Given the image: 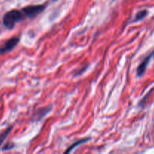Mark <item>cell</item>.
Returning a JSON list of instances; mask_svg holds the SVG:
<instances>
[{"label": "cell", "mask_w": 154, "mask_h": 154, "mask_svg": "<svg viewBox=\"0 0 154 154\" xmlns=\"http://www.w3.org/2000/svg\"><path fill=\"white\" fill-rule=\"evenodd\" d=\"M22 11L13 9L6 12L3 17V24L8 29H12L17 23L21 22L24 19Z\"/></svg>", "instance_id": "1"}, {"label": "cell", "mask_w": 154, "mask_h": 154, "mask_svg": "<svg viewBox=\"0 0 154 154\" xmlns=\"http://www.w3.org/2000/svg\"><path fill=\"white\" fill-rule=\"evenodd\" d=\"M45 8H46V5H28L24 7L22 9V11L26 17L32 19L40 14L45 11Z\"/></svg>", "instance_id": "2"}, {"label": "cell", "mask_w": 154, "mask_h": 154, "mask_svg": "<svg viewBox=\"0 0 154 154\" xmlns=\"http://www.w3.org/2000/svg\"><path fill=\"white\" fill-rule=\"evenodd\" d=\"M20 38L19 37H13L9 38L6 41L2 46L0 47V54H5V53L10 52L11 51L14 49L15 47L19 43Z\"/></svg>", "instance_id": "3"}, {"label": "cell", "mask_w": 154, "mask_h": 154, "mask_svg": "<svg viewBox=\"0 0 154 154\" xmlns=\"http://www.w3.org/2000/svg\"><path fill=\"white\" fill-rule=\"evenodd\" d=\"M152 57H153V53H152L151 54H150L149 56H147V57L141 62V63L139 65L138 69H137V75H138V77H141L144 73H145L146 69H147V66H148Z\"/></svg>", "instance_id": "4"}, {"label": "cell", "mask_w": 154, "mask_h": 154, "mask_svg": "<svg viewBox=\"0 0 154 154\" xmlns=\"http://www.w3.org/2000/svg\"><path fill=\"white\" fill-rule=\"evenodd\" d=\"M51 110H52V107L51 106L44 107V108H40V109H38L35 113L34 116L32 117L33 120H35V121H38L41 119L43 118L45 116H46L48 113H50V111Z\"/></svg>", "instance_id": "5"}, {"label": "cell", "mask_w": 154, "mask_h": 154, "mask_svg": "<svg viewBox=\"0 0 154 154\" xmlns=\"http://www.w3.org/2000/svg\"><path fill=\"white\" fill-rule=\"evenodd\" d=\"M90 139V138H83V139H81V140H78V141H76L75 143H74L72 145H71L70 147H69V148H68L67 150H66V151H65V153H71V152H72V150H74V149H75L77 147H78V146L81 145L82 144H84V143H86L87 141H88Z\"/></svg>", "instance_id": "6"}, {"label": "cell", "mask_w": 154, "mask_h": 154, "mask_svg": "<svg viewBox=\"0 0 154 154\" xmlns=\"http://www.w3.org/2000/svg\"><path fill=\"white\" fill-rule=\"evenodd\" d=\"M147 13H148V12H147V10H142V11H138V13L136 14V15H135V19H134L133 22L134 23L138 22V21L143 20L146 16H147Z\"/></svg>", "instance_id": "7"}, {"label": "cell", "mask_w": 154, "mask_h": 154, "mask_svg": "<svg viewBox=\"0 0 154 154\" xmlns=\"http://www.w3.org/2000/svg\"><path fill=\"white\" fill-rule=\"evenodd\" d=\"M12 129H13V126H9V127L7 128V129H6L5 130L4 132H2V134L0 135V145H2V143L4 142L5 140L7 138L8 135L9 134L11 133Z\"/></svg>", "instance_id": "8"}, {"label": "cell", "mask_w": 154, "mask_h": 154, "mask_svg": "<svg viewBox=\"0 0 154 154\" xmlns=\"http://www.w3.org/2000/svg\"><path fill=\"white\" fill-rule=\"evenodd\" d=\"M14 147V144L13 143H8V144H7L6 145H5L4 147H2V151L10 150H11V149H13Z\"/></svg>", "instance_id": "9"}, {"label": "cell", "mask_w": 154, "mask_h": 154, "mask_svg": "<svg viewBox=\"0 0 154 154\" xmlns=\"http://www.w3.org/2000/svg\"><path fill=\"white\" fill-rule=\"evenodd\" d=\"M52 1H54V2H56V1H58V0H52Z\"/></svg>", "instance_id": "10"}, {"label": "cell", "mask_w": 154, "mask_h": 154, "mask_svg": "<svg viewBox=\"0 0 154 154\" xmlns=\"http://www.w3.org/2000/svg\"><path fill=\"white\" fill-rule=\"evenodd\" d=\"M153 57H154V51L153 52Z\"/></svg>", "instance_id": "11"}]
</instances>
